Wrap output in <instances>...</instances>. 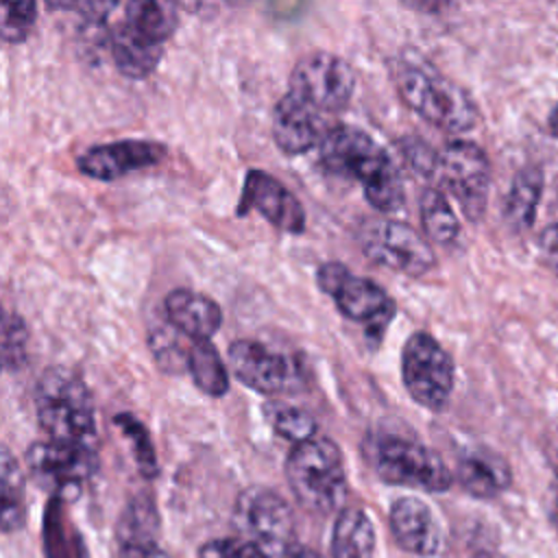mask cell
Returning <instances> with one entry per match:
<instances>
[{"mask_svg": "<svg viewBox=\"0 0 558 558\" xmlns=\"http://www.w3.org/2000/svg\"><path fill=\"white\" fill-rule=\"evenodd\" d=\"M318 163L333 177L360 183L364 198L384 214L399 211L405 205L399 168L388 153L357 126H331L318 146Z\"/></svg>", "mask_w": 558, "mask_h": 558, "instance_id": "obj_1", "label": "cell"}, {"mask_svg": "<svg viewBox=\"0 0 558 558\" xmlns=\"http://www.w3.org/2000/svg\"><path fill=\"white\" fill-rule=\"evenodd\" d=\"M392 81L401 100L432 126L445 133H466L477 126L480 109L473 96L421 57H399Z\"/></svg>", "mask_w": 558, "mask_h": 558, "instance_id": "obj_2", "label": "cell"}, {"mask_svg": "<svg viewBox=\"0 0 558 558\" xmlns=\"http://www.w3.org/2000/svg\"><path fill=\"white\" fill-rule=\"evenodd\" d=\"M35 414L48 440L96 447V414L87 384L65 366L46 368L35 384Z\"/></svg>", "mask_w": 558, "mask_h": 558, "instance_id": "obj_3", "label": "cell"}, {"mask_svg": "<svg viewBox=\"0 0 558 558\" xmlns=\"http://www.w3.org/2000/svg\"><path fill=\"white\" fill-rule=\"evenodd\" d=\"M286 480L296 501L314 514L340 512L347 499V471L340 447L327 436L294 445L286 458Z\"/></svg>", "mask_w": 558, "mask_h": 558, "instance_id": "obj_4", "label": "cell"}, {"mask_svg": "<svg viewBox=\"0 0 558 558\" xmlns=\"http://www.w3.org/2000/svg\"><path fill=\"white\" fill-rule=\"evenodd\" d=\"M364 460L375 475L392 486L425 493H445L453 484V473L445 460L425 442L399 434H371L364 438Z\"/></svg>", "mask_w": 558, "mask_h": 558, "instance_id": "obj_5", "label": "cell"}, {"mask_svg": "<svg viewBox=\"0 0 558 558\" xmlns=\"http://www.w3.org/2000/svg\"><path fill=\"white\" fill-rule=\"evenodd\" d=\"M434 187L456 198L462 214L471 222H480L486 214L490 192V159L486 150L471 140H449L436 148Z\"/></svg>", "mask_w": 558, "mask_h": 558, "instance_id": "obj_6", "label": "cell"}, {"mask_svg": "<svg viewBox=\"0 0 558 558\" xmlns=\"http://www.w3.org/2000/svg\"><path fill=\"white\" fill-rule=\"evenodd\" d=\"M316 283L331 296L344 318L364 325L366 336L375 338V342L381 340L397 312L395 301L381 286L353 275L340 262L320 264L316 270Z\"/></svg>", "mask_w": 558, "mask_h": 558, "instance_id": "obj_7", "label": "cell"}, {"mask_svg": "<svg viewBox=\"0 0 558 558\" xmlns=\"http://www.w3.org/2000/svg\"><path fill=\"white\" fill-rule=\"evenodd\" d=\"M355 240L360 251L373 264L414 279L427 275L436 266V255L429 242L410 225L392 218L371 216L362 220L355 229Z\"/></svg>", "mask_w": 558, "mask_h": 558, "instance_id": "obj_8", "label": "cell"}, {"mask_svg": "<svg viewBox=\"0 0 558 558\" xmlns=\"http://www.w3.org/2000/svg\"><path fill=\"white\" fill-rule=\"evenodd\" d=\"M240 538L255 543L268 558L290 556L294 547V514L290 504L266 486L240 493L233 510Z\"/></svg>", "mask_w": 558, "mask_h": 558, "instance_id": "obj_9", "label": "cell"}, {"mask_svg": "<svg viewBox=\"0 0 558 558\" xmlns=\"http://www.w3.org/2000/svg\"><path fill=\"white\" fill-rule=\"evenodd\" d=\"M401 379L418 405L438 412L453 392V357L432 333L414 331L401 349Z\"/></svg>", "mask_w": 558, "mask_h": 558, "instance_id": "obj_10", "label": "cell"}, {"mask_svg": "<svg viewBox=\"0 0 558 558\" xmlns=\"http://www.w3.org/2000/svg\"><path fill=\"white\" fill-rule=\"evenodd\" d=\"M24 460L31 477L57 499H76L98 471L96 447L57 440L33 442Z\"/></svg>", "mask_w": 558, "mask_h": 558, "instance_id": "obj_11", "label": "cell"}, {"mask_svg": "<svg viewBox=\"0 0 558 558\" xmlns=\"http://www.w3.org/2000/svg\"><path fill=\"white\" fill-rule=\"evenodd\" d=\"M355 89L353 65L336 52L312 50L296 59L290 72V89L294 96L318 109L320 113L342 111Z\"/></svg>", "mask_w": 558, "mask_h": 558, "instance_id": "obj_12", "label": "cell"}, {"mask_svg": "<svg viewBox=\"0 0 558 558\" xmlns=\"http://www.w3.org/2000/svg\"><path fill=\"white\" fill-rule=\"evenodd\" d=\"M227 360L233 375L244 386L262 395H288L299 390L303 384L296 360L272 351L257 340H233L229 344Z\"/></svg>", "mask_w": 558, "mask_h": 558, "instance_id": "obj_13", "label": "cell"}, {"mask_svg": "<svg viewBox=\"0 0 558 558\" xmlns=\"http://www.w3.org/2000/svg\"><path fill=\"white\" fill-rule=\"evenodd\" d=\"M257 211L275 229L286 233H301L305 229V211L301 201L272 174L264 170H248L242 183L238 214Z\"/></svg>", "mask_w": 558, "mask_h": 558, "instance_id": "obj_14", "label": "cell"}, {"mask_svg": "<svg viewBox=\"0 0 558 558\" xmlns=\"http://www.w3.org/2000/svg\"><path fill=\"white\" fill-rule=\"evenodd\" d=\"M166 157V146L155 140H116L94 144L76 157V168L92 179L113 181L150 166Z\"/></svg>", "mask_w": 558, "mask_h": 558, "instance_id": "obj_15", "label": "cell"}, {"mask_svg": "<svg viewBox=\"0 0 558 558\" xmlns=\"http://www.w3.org/2000/svg\"><path fill=\"white\" fill-rule=\"evenodd\" d=\"M390 532L401 549L418 558H434L445 547V532L434 510L418 497H399L390 506Z\"/></svg>", "mask_w": 558, "mask_h": 558, "instance_id": "obj_16", "label": "cell"}, {"mask_svg": "<svg viewBox=\"0 0 558 558\" xmlns=\"http://www.w3.org/2000/svg\"><path fill=\"white\" fill-rule=\"evenodd\" d=\"M331 126L325 124V113L294 96L283 94L272 109V140L286 155H301L320 146Z\"/></svg>", "mask_w": 558, "mask_h": 558, "instance_id": "obj_17", "label": "cell"}, {"mask_svg": "<svg viewBox=\"0 0 558 558\" xmlns=\"http://www.w3.org/2000/svg\"><path fill=\"white\" fill-rule=\"evenodd\" d=\"M166 320L181 333L196 340H209L222 325L220 305L196 290L177 288L163 299Z\"/></svg>", "mask_w": 558, "mask_h": 558, "instance_id": "obj_18", "label": "cell"}, {"mask_svg": "<svg viewBox=\"0 0 558 558\" xmlns=\"http://www.w3.org/2000/svg\"><path fill=\"white\" fill-rule=\"evenodd\" d=\"M453 477L469 495L477 499H493L512 482L508 462L499 453L484 447L464 451L458 458Z\"/></svg>", "mask_w": 558, "mask_h": 558, "instance_id": "obj_19", "label": "cell"}, {"mask_svg": "<svg viewBox=\"0 0 558 558\" xmlns=\"http://www.w3.org/2000/svg\"><path fill=\"white\" fill-rule=\"evenodd\" d=\"M543 187L545 172L538 163H527L512 177L504 203V218L514 233H525L534 227Z\"/></svg>", "mask_w": 558, "mask_h": 558, "instance_id": "obj_20", "label": "cell"}, {"mask_svg": "<svg viewBox=\"0 0 558 558\" xmlns=\"http://www.w3.org/2000/svg\"><path fill=\"white\" fill-rule=\"evenodd\" d=\"M109 54L118 72L129 78H146L161 61L163 46L135 35L124 22L111 28Z\"/></svg>", "mask_w": 558, "mask_h": 558, "instance_id": "obj_21", "label": "cell"}, {"mask_svg": "<svg viewBox=\"0 0 558 558\" xmlns=\"http://www.w3.org/2000/svg\"><path fill=\"white\" fill-rule=\"evenodd\" d=\"M331 558H375V525L362 508H342L331 532Z\"/></svg>", "mask_w": 558, "mask_h": 558, "instance_id": "obj_22", "label": "cell"}, {"mask_svg": "<svg viewBox=\"0 0 558 558\" xmlns=\"http://www.w3.org/2000/svg\"><path fill=\"white\" fill-rule=\"evenodd\" d=\"M157 508L148 495L133 497L120 514L118 541L120 551H137L157 545Z\"/></svg>", "mask_w": 558, "mask_h": 558, "instance_id": "obj_23", "label": "cell"}, {"mask_svg": "<svg viewBox=\"0 0 558 558\" xmlns=\"http://www.w3.org/2000/svg\"><path fill=\"white\" fill-rule=\"evenodd\" d=\"M124 24L142 39L163 46L179 26V17L172 2L133 0L124 7Z\"/></svg>", "mask_w": 558, "mask_h": 558, "instance_id": "obj_24", "label": "cell"}, {"mask_svg": "<svg viewBox=\"0 0 558 558\" xmlns=\"http://www.w3.org/2000/svg\"><path fill=\"white\" fill-rule=\"evenodd\" d=\"M26 519V484L24 473L9 447L0 456V523L2 532L11 534L24 525Z\"/></svg>", "mask_w": 558, "mask_h": 558, "instance_id": "obj_25", "label": "cell"}, {"mask_svg": "<svg viewBox=\"0 0 558 558\" xmlns=\"http://www.w3.org/2000/svg\"><path fill=\"white\" fill-rule=\"evenodd\" d=\"M418 216L425 235L440 246H453L460 238V220L447 198L438 187H425L418 198Z\"/></svg>", "mask_w": 558, "mask_h": 558, "instance_id": "obj_26", "label": "cell"}, {"mask_svg": "<svg viewBox=\"0 0 558 558\" xmlns=\"http://www.w3.org/2000/svg\"><path fill=\"white\" fill-rule=\"evenodd\" d=\"M187 373L194 386L209 397H222L229 390L227 364L209 340H196L190 344Z\"/></svg>", "mask_w": 558, "mask_h": 558, "instance_id": "obj_27", "label": "cell"}, {"mask_svg": "<svg viewBox=\"0 0 558 558\" xmlns=\"http://www.w3.org/2000/svg\"><path fill=\"white\" fill-rule=\"evenodd\" d=\"M264 416L272 432L283 440L292 442V447L316 436V418L303 408L281 401H268L264 405Z\"/></svg>", "mask_w": 558, "mask_h": 558, "instance_id": "obj_28", "label": "cell"}, {"mask_svg": "<svg viewBox=\"0 0 558 558\" xmlns=\"http://www.w3.org/2000/svg\"><path fill=\"white\" fill-rule=\"evenodd\" d=\"M113 425L120 429V434L129 440L131 451H133V460L137 464V471L142 477L153 480L159 475V460L155 453V445L150 440V434L146 429V425L129 414V412H120L113 416Z\"/></svg>", "mask_w": 558, "mask_h": 558, "instance_id": "obj_29", "label": "cell"}, {"mask_svg": "<svg viewBox=\"0 0 558 558\" xmlns=\"http://www.w3.org/2000/svg\"><path fill=\"white\" fill-rule=\"evenodd\" d=\"M150 347L157 364L163 371L181 373L187 371V355L190 347H185L179 338V331L168 323V329H153L150 331Z\"/></svg>", "mask_w": 558, "mask_h": 558, "instance_id": "obj_30", "label": "cell"}, {"mask_svg": "<svg viewBox=\"0 0 558 558\" xmlns=\"http://www.w3.org/2000/svg\"><path fill=\"white\" fill-rule=\"evenodd\" d=\"M28 327L20 314L7 312L2 318V364L7 371H17L26 362Z\"/></svg>", "mask_w": 558, "mask_h": 558, "instance_id": "obj_31", "label": "cell"}, {"mask_svg": "<svg viewBox=\"0 0 558 558\" xmlns=\"http://www.w3.org/2000/svg\"><path fill=\"white\" fill-rule=\"evenodd\" d=\"M37 22L35 2H4L2 4V39L9 44L24 41Z\"/></svg>", "mask_w": 558, "mask_h": 558, "instance_id": "obj_32", "label": "cell"}, {"mask_svg": "<svg viewBox=\"0 0 558 558\" xmlns=\"http://www.w3.org/2000/svg\"><path fill=\"white\" fill-rule=\"evenodd\" d=\"M198 558H268L255 543L240 536L214 538L198 549Z\"/></svg>", "mask_w": 558, "mask_h": 558, "instance_id": "obj_33", "label": "cell"}, {"mask_svg": "<svg viewBox=\"0 0 558 558\" xmlns=\"http://www.w3.org/2000/svg\"><path fill=\"white\" fill-rule=\"evenodd\" d=\"M399 150L405 159V163L421 177L429 179L434 172L436 161V148L429 146L423 137H403L399 142Z\"/></svg>", "mask_w": 558, "mask_h": 558, "instance_id": "obj_34", "label": "cell"}, {"mask_svg": "<svg viewBox=\"0 0 558 558\" xmlns=\"http://www.w3.org/2000/svg\"><path fill=\"white\" fill-rule=\"evenodd\" d=\"M538 257L543 266L558 275V220L545 227L538 235Z\"/></svg>", "mask_w": 558, "mask_h": 558, "instance_id": "obj_35", "label": "cell"}, {"mask_svg": "<svg viewBox=\"0 0 558 558\" xmlns=\"http://www.w3.org/2000/svg\"><path fill=\"white\" fill-rule=\"evenodd\" d=\"M122 556L124 558H172L159 545H153V547H146V549H137V551H122Z\"/></svg>", "mask_w": 558, "mask_h": 558, "instance_id": "obj_36", "label": "cell"}, {"mask_svg": "<svg viewBox=\"0 0 558 558\" xmlns=\"http://www.w3.org/2000/svg\"><path fill=\"white\" fill-rule=\"evenodd\" d=\"M547 131L551 133V137L558 140V105H554L547 113Z\"/></svg>", "mask_w": 558, "mask_h": 558, "instance_id": "obj_37", "label": "cell"}, {"mask_svg": "<svg viewBox=\"0 0 558 558\" xmlns=\"http://www.w3.org/2000/svg\"><path fill=\"white\" fill-rule=\"evenodd\" d=\"M549 521L551 525L558 530V486L551 493V501H549Z\"/></svg>", "mask_w": 558, "mask_h": 558, "instance_id": "obj_38", "label": "cell"}, {"mask_svg": "<svg viewBox=\"0 0 558 558\" xmlns=\"http://www.w3.org/2000/svg\"><path fill=\"white\" fill-rule=\"evenodd\" d=\"M288 558H320V556H316V554H312L310 549H294Z\"/></svg>", "mask_w": 558, "mask_h": 558, "instance_id": "obj_39", "label": "cell"}]
</instances>
